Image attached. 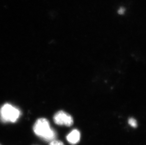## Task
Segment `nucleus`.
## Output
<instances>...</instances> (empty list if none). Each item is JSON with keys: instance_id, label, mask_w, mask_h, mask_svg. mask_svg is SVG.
<instances>
[{"instance_id": "4", "label": "nucleus", "mask_w": 146, "mask_h": 145, "mask_svg": "<svg viewBox=\"0 0 146 145\" xmlns=\"http://www.w3.org/2000/svg\"><path fill=\"white\" fill-rule=\"evenodd\" d=\"M80 137V131L77 130H74L68 135L67 140L70 144L74 145L79 142Z\"/></svg>"}, {"instance_id": "6", "label": "nucleus", "mask_w": 146, "mask_h": 145, "mask_svg": "<svg viewBox=\"0 0 146 145\" xmlns=\"http://www.w3.org/2000/svg\"><path fill=\"white\" fill-rule=\"evenodd\" d=\"M49 145H64L62 141L59 140H54L53 141L50 142Z\"/></svg>"}, {"instance_id": "7", "label": "nucleus", "mask_w": 146, "mask_h": 145, "mask_svg": "<svg viewBox=\"0 0 146 145\" xmlns=\"http://www.w3.org/2000/svg\"><path fill=\"white\" fill-rule=\"evenodd\" d=\"M124 10L123 8L120 9V10L118 11L119 14H122L124 13Z\"/></svg>"}, {"instance_id": "5", "label": "nucleus", "mask_w": 146, "mask_h": 145, "mask_svg": "<svg viewBox=\"0 0 146 145\" xmlns=\"http://www.w3.org/2000/svg\"><path fill=\"white\" fill-rule=\"evenodd\" d=\"M129 124L132 126V127L136 128L137 126V123L135 119H134L133 118H131L129 119L128 120Z\"/></svg>"}, {"instance_id": "8", "label": "nucleus", "mask_w": 146, "mask_h": 145, "mask_svg": "<svg viewBox=\"0 0 146 145\" xmlns=\"http://www.w3.org/2000/svg\"></svg>"}, {"instance_id": "2", "label": "nucleus", "mask_w": 146, "mask_h": 145, "mask_svg": "<svg viewBox=\"0 0 146 145\" xmlns=\"http://www.w3.org/2000/svg\"><path fill=\"white\" fill-rule=\"evenodd\" d=\"M21 115V111L11 104H4L0 108V119L2 122L15 123Z\"/></svg>"}, {"instance_id": "3", "label": "nucleus", "mask_w": 146, "mask_h": 145, "mask_svg": "<svg viewBox=\"0 0 146 145\" xmlns=\"http://www.w3.org/2000/svg\"><path fill=\"white\" fill-rule=\"evenodd\" d=\"M54 122L59 125H65L68 127L73 124V118L64 111H58L54 116Z\"/></svg>"}, {"instance_id": "1", "label": "nucleus", "mask_w": 146, "mask_h": 145, "mask_svg": "<svg viewBox=\"0 0 146 145\" xmlns=\"http://www.w3.org/2000/svg\"><path fill=\"white\" fill-rule=\"evenodd\" d=\"M33 130L36 135L44 141L51 142L56 138V132L51 128L48 120L44 118H39L36 121Z\"/></svg>"}]
</instances>
